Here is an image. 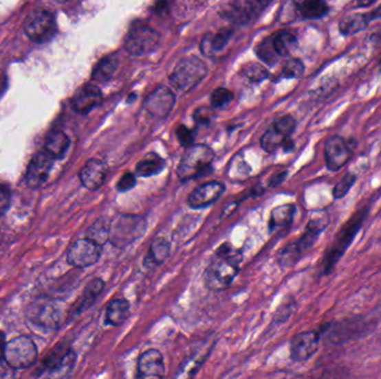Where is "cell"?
<instances>
[{
  "label": "cell",
  "mask_w": 381,
  "mask_h": 379,
  "mask_svg": "<svg viewBox=\"0 0 381 379\" xmlns=\"http://www.w3.org/2000/svg\"><path fill=\"white\" fill-rule=\"evenodd\" d=\"M369 211L370 205L359 208L342 225L340 231H338L337 235L334 236V240L327 248L326 253L320 262V276H328L332 274L336 266L340 262L343 255L346 254V251L349 249L358 233L361 231V228L368 218Z\"/></svg>",
  "instance_id": "cell-1"
},
{
  "label": "cell",
  "mask_w": 381,
  "mask_h": 379,
  "mask_svg": "<svg viewBox=\"0 0 381 379\" xmlns=\"http://www.w3.org/2000/svg\"><path fill=\"white\" fill-rule=\"evenodd\" d=\"M242 255L230 245L221 246L204 273V284L212 292H222L238 276Z\"/></svg>",
  "instance_id": "cell-2"
},
{
  "label": "cell",
  "mask_w": 381,
  "mask_h": 379,
  "mask_svg": "<svg viewBox=\"0 0 381 379\" xmlns=\"http://www.w3.org/2000/svg\"><path fill=\"white\" fill-rule=\"evenodd\" d=\"M329 222L330 220L327 213L314 211L301 236L279 251V265L282 267H292L296 265L314 247L320 235L328 227Z\"/></svg>",
  "instance_id": "cell-3"
},
{
  "label": "cell",
  "mask_w": 381,
  "mask_h": 379,
  "mask_svg": "<svg viewBox=\"0 0 381 379\" xmlns=\"http://www.w3.org/2000/svg\"><path fill=\"white\" fill-rule=\"evenodd\" d=\"M373 316L364 315L343 318L323 325L318 332L327 344L342 345L369 333L373 330Z\"/></svg>",
  "instance_id": "cell-4"
},
{
  "label": "cell",
  "mask_w": 381,
  "mask_h": 379,
  "mask_svg": "<svg viewBox=\"0 0 381 379\" xmlns=\"http://www.w3.org/2000/svg\"><path fill=\"white\" fill-rule=\"evenodd\" d=\"M215 157V152L211 147L203 143H193L192 146L188 147L177 167L179 181L186 183L206 176L212 170Z\"/></svg>",
  "instance_id": "cell-5"
},
{
  "label": "cell",
  "mask_w": 381,
  "mask_h": 379,
  "mask_svg": "<svg viewBox=\"0 0 381 379\" xmlns=\"http://www.w3.org/2000/svg\"><path fill=\"white\" fill-rule=\"evenodd\" d=\"M145 218L131 214H118L109 226V242L118 248H125L143 236L146 231Z\"/></svg>",
  "instance_id": "cell-6"
},
{
  "label": "cell",
  "mask_w": 381,
  "mask_h": 379,
  "mask_svg": "<svg viewBox=\"0 0 381 379\" xmlns=\"http://www.w3.org/2000/svg\"><path fill=\"white\" fill-rule=\"evenodd\" d=\"M208 73L206 65L197 57H186L176 65L171 75V84L179 91H190L197 87Z\"/></svg>",
  "instance_id": "cell-7"
},
{
  "label": "cell",
  "mask_w": 381,
  "mask_h": 379,
  "mask_svg": "<svg viewBox=\"0 0 381 379\" xmlns=\"http://www.w3.org/2000/svg\"><path fill=\"white\" fill-rule=\"evenodd\" d=\"M296 127L294 117L285 116L276 120L262 136V148L267 152H274L282 147L285 152H290L294 147L291 135L294 134Z\"/></svg>",
  "instance_id": "cell-8"
},
{
  "label": "cell",
  "mask_w": 381,
  "mask_h": 379,
  "mask_svg": "<svg viewBox=\"0 0 381 379\" xmlns=\"http://www.w3.org/2000/svg\"><path fill=\"white\" fill-rule=\"evenodd\" d=\"M56 32L57 25L55 18L52 12L45 9L34 10L25 21L27 37L37 44L47 43L56 35Z\"/></svg>",
  "instance_id": "cell-9"
},
{
  "label": "cell",
  "mask_w": 381,
  "mask_h": 379,
  "mask_svg": "<svg viewBox=\"0 0 381 379\" xmlns=\"http://www.w3.org/2000/svg\"><path fill=\"white\" fill-rule=\"evenodd\" d=\"M355 140L346 139L339 135H334L325 143V161L330 172H339L349 163L355 150Z\"/></svg>",
  "instance_id": "cell-10"
},
{
  "label": "cell",
  "mask_w": 381,
  "mask_h": 379,
  "mask_svg": "<svg viewBox=\"0 0 381 379\" xmlns=\"http://www.w3.org/2000/svg\"><path fill=\"white\" fill-rule=\"evenodd\" d=\"M37 358V348L34 341L25 336H19L7 343L5 347V360L15 369L30 367Z\"/></svg>",
  "instance_id": "cell-11"
},
{
  "label": "cell",
  "mask_w": 381,
  "mask_h": 379,
  "mask_svg": "<svg viewBox=\"0 0 381 379\" xmlns=\"http://www.w3.org/2000/svg\"><path fill=\"white\" fill-rule=\"evenodd\" d=\"M160 35L149 26L134 27L125 38V49L131 55L143 56L150 54L159 45Z\"/></svg>",
  "instance_id": "cell-12"
},
{
  "label": "cell",
  "mask_w": 381,
  "mask_h": 379,
  "mask_svg": "<svg viewBox=\"0 0 381 379\" xmlns=\"http://www.w3.org/2000/svg\"><path fill=\"white\" fill-rule=\"evenodd\" d=\"M102 256V246L89 238L77 240L69 248L67 254L68 264L77 268H86L95 265Z\"/></svg>",
  "instance_id": "cell-13"
},
{
  "label": "cell",
  "mask_w": 381,
  "mask_h": 379,
  "mask_svg": "<svg viewBox=\"0 0 381 379\" xmlns=\"http://www.w3.org/2000/svg\"><path fill=\"white\" fill-rule=\"evenodd\" d=\"M321 336L317 330L296 334L290 341V357L292 362L305 363L314 357L319 349Z\"/></svg>",
  "instance_id": "cell-14"
},
{
  "label": "cell",
  "mask_w": 381,
  "mask_h": 379,
  "mask_svg": "<svg viewBox=\"0 0 381 379\" xmlns=\"http://www.w3.org/2000/svg\"><path fill=\"white\" fill-rule=\"evenodd\" d=\"M53 158L47 152H39L32 158L26 172V184L32 190L39 188L47 181L53 168Z\"/></svg>",
  "instance_id": "cell-15"
},
{
  "label": "cell",
  "mask_w": 381,
  "mask_h": 379,
  "mask_svg": "<svg viewBox=\"0 0 381 379\" xmlns=\"http://www.w3.org/2000/svg\"><path fill=\"white\" fill-rule=\"evenodd\" d=\"M226 190V186L221 181H208L199 185L188 196V203L193 209H203L215 204Z\"/></svg>",
  "instance_id": "cell-16"
},
{
  "label": "cell",
  "mask_w": 381,
  "mask_h": 379,
  "mask_svg": "<svg viewBox=\"0 0 381 379\" xmlns=\"http://www.w3.org/2000/svg\"><path fill=\"white\" fill-rule=\"evenodd\" d=\"M165 374V364L163 355L157 349L146 350L138 357V378H163Z\"/></svg>",
  "instance_id": "cell-17"
},
{
  "label": "cell",
  "mask_w": 381,
  "mask_h": 379,
  "mask_svg": "<svg viewBox=\"0 0 381 379\" xmlns=\"http://www.w3.org/2000/svg\"><path fill=\"white\" fill-rule=\"evenodd\" d=\"M175 104L173 93L166 87H157L147 96L144 102L145 109L152 116L164 118L170 114Z\"/></svg>",
  "instance_id": "cell-18"
},
{
  "label": "cell",
  "mask_w": 381,
  "mask_h": 379,
  "mask_svg": "<svg viewBox=\"0 0 381 379\" xmlns=\"http://www.w3.org/2000/svg\"><path fill=\"white\" fill-rule=\"evenodd\" d=\"M109 167L100 159L91 158L84 165L80 172V179L83 186L88 190H100L107 179Z\"/></svg>",
  "instance_id": "cell-19"
},
{
  "label": "cell",
  "mask_w": 381,
  "mask_h": 379,
  "mask_svg": "<svg viewBox=\"0 0 381 379\" xmlns=\"http://www.w3.org/2000/svg\"><path fill=\"white\" fill-rule=\"evenodd\" d=\"M102 100L100 89L94 85H85L80 88L72 100L73 108L80 114H88Z\"/></svg>",
  "instance_id": "cell-20"
},
{
  "label": "cell",
  "mask_w": 381,
  "mask_h": 379,
  "mask_svg": "<svg viewBox=\"0 0 381 379\" xmlns=\"http://www.w3.org/2000/svg\"><path fill=\"white\" fill-rule=\"evenodd\" d=\"M296 213V205L285 204L271 211L269 229L271 233H282L290 229Z\"/></svg>",
  "instance_id": "cell-21"
},
{
  "label": "cell",
  "mask_w": 381,
  "mask_h": 379,
  "mask_svg": "<svg viewBox=\"0 0 381 379\" xmlns=\"http://www.w3.org/2000/svg\"><path fill=\"white\" fill-rule=\"evenodd\" d=\"M261 12L257 0H235L226 12V17L235 23H244L257 17Z\"/></svg>",
  "instance_id": "cell-22"
},
{
  "label": "cell",
  "mask_w": 381,
  "mask_h": 379,
  "mask_svg": "<svg viewBox=\"0 0 381 379\" xmlns=\"http://www.w3.org/2000/svg\"><path fill=\"white\" fill-rule=\"evenodd\" d=\"M171 254V242L164 237H157L153 240L150 249L144 260V266L149 269H154L162 265Z\"/></svg>",
  "instance_id": "cell-23"
},
{
  "label": "cell",
  "mask_w": 381,
  "mask_h": 379,
  "mask_svg": "<svg viewBox=\"0 0 381 379\" xmlns=\"http://www.w3.org/2000/svg\"><path fill=\"white\" fill-rule=\"evenodd\" d=\"M298 16L302 19H320L328 15L329 6L326 0H301L296 3Z\"/></svg>",
  "instance_id": "cell-24"
},
{
  "label": "cell",
  "mask_w": 381,
  "mask_h": 379,
  "mask_svg": "<svg viewBox=\"0 0 381 379\" xmlns=\"http://www.w3.org/2000/svg\"><path fill=\"white\" fill-rule=\"evenodd\" d=\"M131 315L129 303L124 298H118L109 303L106 310V323L111 326L118 327L123 325Z\"/></svg>",
  "instance_id": "cell-25"
},
{
  "label": "cell",
  "mask_w": 381,
  "mask_h": 379,
  "mask_svg": "<svg viewBox=\"0 0 381 379\" xmlns=\"http://www.w3.org/2000/svg\"><path fill=\"white\" fill-rule=\"evenodd\" d=\"M164 159L161 156L157 155L156 152H150L146 156H144L141 161H138L135 167V172L138 177L147 179V177L159 175L160 172L164 170Z\"/></svg>",
  "instance_id": "cell-26"
},
{
  "label": "cell",
  "mask_w": 381,
  "mask_h": 379,
  "mask_svg": "<svg viewBox=\"0 0 381 379\" xmlns=\"http://www.w3.org/2000/svg\"><path fill=\"white\" fill-rule=\"evenodd\" d=\"M370 23H371V19H370L369 14H364V12L352 14V15L343 18L342 21L339 23V32L341 35L350 37V36L356 35L358 32L366 30Z\"/></svg>",
  "instance_id": "cell-27"
},
{
  "label": "cell",
  "mask_w": 381,
  "mask_h": 379,
  "mask_svg": "<svg viewBox=\"0 0 381 379\" xmlns=\"http://www.w3.org/2000/svg\"><path fill=\"white\" fill-rule=\"evenodd\" d=\"M71 140L67 135L61 130H55L48 136L45 143V152L53 159H61L67 152Z\"/></svg>",
  "instance_id": "cell-28"
},
{
  "label": "cell",
  "mask_w": 381,
  "mask_h": 379,
  "mask_svg": "<svg viewBox=\"0 0 381 379\" xmlns=\"http://www.w3.org/2000/svg\"><path fill=\"white\" fill-rule=\"evenodd\" d=\"M104 288H105V283H104L103 279L96 278V279L91 280L84 290V294L80 298V301L77 303L76 307H75V314L76 315L77 314H82L83 312L88 310L95 303L96 298L103 292Z\"/></svg>",
  "instance_id": "cell-29"
},
{
  "label": "cell",
  "mask_w": 381,
  "mask_h": 379,
  "mask_svg": "<svg viewBox=\"0 0 381 379\" xmlns=\"http://www.w3.org/2000/svg\"><path fill=\"white\" fill-rule=\"evenodd\" d=\"M118 67V57L114 55L106 56L95 66L93 73H91V79L95 82H109V79L114 76Z\"/></svg>",
  "instance_id": "cell-30"
},
{
  "label": "cell",
  "mask_w": 381,
  "mask_h": 379,
  "mask_svg": "<svg viewBox=\"0 0 381 379\" xmlns=\"http://www.w3.org/2000/svg\"><path fill=\"white\" fill-rule=\"evenodd\" d=\"M273 46L279 56H289L298 46V38L294 32L282 30L272 38Z\"/></svg>",
  "instance_id": "cell-31"
},
{
  "label": "cell",
  "mask_w": 381,
  "mask_h": 379,
  "mask_svg": "<svg viewBox=\"0 0 381 379\" xmlns=\"http://www.w3.org/2000/svg\"><path fill=\"white\" fill-rule=\"evenodd\" d=\"M75 354L72 349L62 350L61 353H54L48 359V369L52 373L69 371L75 364Z\"/></svg>",
  "instance_id": "cell-32"
},
{
  "label": "cell",
  "mask_w": 381,
  "mask_h": 379,
  "mask_svg": "<svg viewBox=\"0 0 381 379\" xmlns=\"http://www.w3.org/2000/svg\"><path fill=\"white\" fill-rule=\"evenodd\" d=\"M232 34H233L232 30H222L215 35L210 34V35L206 36V38L203 39L202 43L203 53L206 54V55H211V54L220 51L229 43Z\"/></svg>",
  "instance_id": "cell-33"
},
{
  "label": "cell",
  "mask_w": 381,
  "mask_h": 379,
  "mask_svg": "<svg viewBox=\"0 0 381 379\" xmlns=\"http://www.w3.org/2000/svg\"><path fill=\"white\" fill-rule=\"evenodd\" d=\"M109 226L111 222L105 218H100L95 222L87 233V238L94 240L98 245L103 246L105 242H109Z\"/></svg>",
  "instance_id": "cell-34"
},
{
  "label": "cell",
  "mask_w": 381,
  "mask_h": 379,
  "mask_svg": "<svg viewBox=\"0 0 381 379\" xmlns=\"http://www.w3.org/2000/svg\"><path fill=\"white\" fill-rule=\"evenodd\" d=\"M208 353H201L197 352L195 355L188 357L181 367L179 368V373L176 374V377H190L193 376L194 374L197 373V368L201 366L204 359L208 356Z\"/></svg>",
  "instance_id": "cell-35"
},
{
  "label": "cell",
  "mask_w": 381,
  "mask_h": 379,
  "mask_svg": "<svg viewBox=\"0 0 381 379\" xmlns=\"http://www.w3.org/2000/svg\"><path fill=\"white\" fill-rule=\"evenodd\" d=\"M357 181V175L353 172H347L346 175L343 176L340 181H338L337 184L334 185L332 195L334 199H342L346 197L351 190L352 187L355 185Z\"/></svg>",
  "instance_id": "cell-36"
},
{
  "label": "cell",
  "mask_w": 381,
  "mask_h": 379,
  "mask_svg": "<svg viewBox=\"0 0 381 379\" xmlns=\"http://www.w3.org/2000/svg\"><path fill=\"white\" fill-rule=\"evenodd\" d=\"M259 57L269 65H274L278 62L279 55L273 46L272 38L265 39L263 43L259 45L257 49Z\"/></svg>",
  "instance_id": "cell-37"
},
{
  "label": "cell",
  "mask_w": 381,
  "mask_h": 379,
  "mask_svg": "<svg viewBox=\"0 0 381 379\" xmlns=\"http://www.w3.org/2000/svg\"><path fill=\"white\" fill-rule=\"evenodd\" d=\"M305 73V65L298 58H291L282 68V75L285 78H299Z\"/></svg>",
  "instance_id": "cell-38"
},
{
  "label": "cell",
  "mask_w": 381,
  "mask_h": 379,
  "mask_svg": "<svg viewBox=\"0 0 381 379\" xmlns=\"http://www.w3.org/2000/svg\"><path fill=\"white\" fill-rule=\"evenodd\" d=\"M294 307H296V301H294V298L290 297L289 299H285V301L279 306L276 314H274V318H273L274 323H278V324L285 323V321L290 318V316L292 315Z\"/></svg>",
  "instance_id": "cell-39"
},
{
  "label": "cell",
  "mask_w": 381,
  "mask_h": 379,
  "mask_svg": "<svg viewBox=\"0 0 381 379\" xmlns=\"http://www.w3.org/2000/svg\"><path fill=\"white\" fill-rule=\"evenodd\" d=\"M232 100H233V93L229 89L219 88L212 93L211 104L215 108H222L224 106L229 105Z\"/></svg>",
  "instance_id": "cell-40"
},
{
  "label": "cell",
  "mask_w": 381,
  "mask_h": 379,
  "mask_svg": "<svg viewBox=\"0 0 381 379\" xmlns=\"http://www.w3.org/2000/svg\"><path fill=\"white\" fill-rule=\"evenodd\" d=\"M243 75L251 82H259L267 78L268 71L261 65L250 64L244 67Z\"/></svg>",
  "instance_id": "cell-41"
},
{
  "label": "cell",
  "mask_w": 381,
  "mask_h": 379,
  "mask_svg": "<svg viewBox=\"0 0 381 379\" xmlns=\"http://www.w3.org/2000/svg\"><path fill=\"white\" fill-rule=\"evenodd\" d=\"M176 136H177L179 143H181L183 147H185V148L192 146L194 143L195 135H194L193 130L188 129L186 126H179L177 129H176Z\"/></svg>",
  "instance_id": "cell-42"
},
{
  "label": "cell",
  "mask_w": 381,
  "mask_h": 379,
  "mask_svg": "<svg viewBox=\"0 0 381 379\" xmlns=\"http://www.w3.org/2000/svg\"><path fill=\"white\" fill-rule=\"evenodd\" d=\"M136 186V176L132 172H127L120 177L118 184H116V190L118 193H127L132 190Z\"/></svg>",
  "instance_id": "cell-43"
},
{
  "label": "cell",
  "mask_w": 381,
  "mask_h": 379,
  "mask_svg": "<svg viewBox=\"0 0 381 379\" xmlns=\"http://www.w3.org/2000/svg\"><path fill=\"white\" fill-rule=\"evenodd\" d=\"M12 201V192L5 184H0V218L5 216Z\"/></svg>",
  "instance_id": "cell-44"
},
{
  "label": "cell",
  "mask_w": 381,
  "mask_h": 379,
  "mask_svg": "<svg viewBox=\"0 0 381 379\" xmlns=\"http://www.w3.org/2000/svg\"><path fill=\"white\" fill-rule=\"evenodd\" d=\"M287 170H285V172H280V174H276V175L273 176L272 179H270V184H269V186L270 187H276L279 186V185H281L283 181H285V179H287Z\"/></svg>",
  "instance_id": "cell-45"
},
{
  "label": "cell",
  "mask_w": 381,
  "mask_h": 379,
  "mask_svg": "<svg viewBox=\"0 0 381 379\" xmlns=\"http://www.w3.org/2000/svg\"><path fill=\"white\" fill-rule=\"evenodd\" d=\"M7 86H8L7 76L3 71H0V97L3 96L5 91H6Z\"/></svg>",
  "instance_id": "cell-46"
},
{
  "label": "cell",
  "mask_w": 381,
  "mask_h": 379,
  "mask_svg": "<svg viewBox=\"0 0 381 379\" xmlns=\"http://www.w3.org/2000/svg\"><path fill=\"white\" fill-rule=\"evenodd\" d=\"M195 119L199 124H208L210 123V115H208V114H203L202 111H199L197 114L195 115Z\"/></svg>",
  "instance_id": "cell-47"
},
{
  "label": "cell",
  "mask_w": 381,
  "mask_h": 379,
  "mask_svg": "<svg viewBox=\"0 0 381 379\" xmlns=\"http://www.w3.org/2000/svg\"><path fill=\"white\" fill-rule=\"evenodd\" d=\"M5 347H6V341H5V335L0 333V362L5 359Z\"/></svg>",
  "instance_id": "cell-48"
},
{
  "label": "cell",
  "mask_w": 381,
  "mask_h": 379,
  "mask_svg": "<svg viewBox=\"0 0 381 379\" xmlns=\"http://www.w3.org/2000/svg\"><path fill=\"white\" fill-rule=\"evenodd\" d=\"M358 8H367L377 1V0H356Z\"/></svg>",
  "instance_id": "cell-49"
},
{
  "label": "cell",
  "mask_w": 381,
  "mask_h": 379,
  "mask_svg": "<svg viewBox=\"0 0 381 379\" xmlns=\"http://www.w3.org/2000/svg\"><path fill=\"white\" fill-rule=\"evenodd\" d=\"M369 14L370 19L371 21H375V19H381V5L373 9V12H368Z\"/></svg>",
  "instance_id": "cell-50"
},
{
  "label": "cell",
  "mask_w": 381,
  "mask_h": 379,
  "mask_svg": "<svg viewBox=\"0 0 381 379\" xmlns=\"http://www.w3.org/2000/svg\"><path fill=\"white\" fill-rule=\"evenodd\" d=\"M257 1H258L259 6H260V8H261L262 10H263V9L265 8V7H268L269 6V5H270V3L271 1H272V0H257Z\"/></svg>",
  "instance_id": "cell-51"
}]
</instances>
